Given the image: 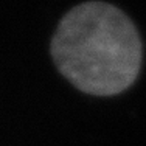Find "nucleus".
Wrapping results in <instances>:
<instances>
[{"instance_id": "1", "label": "nucleus", "mask_w": 146, "mask_h": 146, "mask_svg": "<svg viewBox=\"0 0 146 146\" xmlns=\"http://www.w3.org/2000/svg\"><path fill=\"white\" fill-rule=\"evenodd\" d=\"M51 56L75 87L89 95L112 96L135 82L143 45L123 11L104 2H87L62 17L51 40Z\"/></svg>"}]
</instances>
